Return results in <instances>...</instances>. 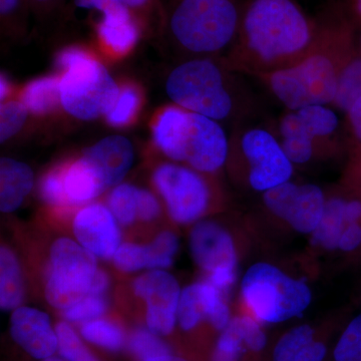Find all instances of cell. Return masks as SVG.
<instances>
[{"instance_id":"1","label":"cell","mask_w":361,"mask_h":361,"mask_svg":"<svg viewBox=\"0 0 361 361\" xmlns=\"http://www.w3.org/2000/svg\"><path fill=\"white\" fill-rule=\"evenodd\" d=\"M316 35L317 20L296 0H244L238 37L225 63L258 78L302 61Z\"/></svg>"},{"instance_id":"2","label":"cell","mask_w":361,"mask_h":361,"mask_svg":"<svg viewBox=\"0 0 361 361\" xmlns=\"http://www.w3.org/2000/svg\"><path fill=\"white\" fill-rule=\"evenodd\" d=\"M314 47L295 65L258 77L287 111L312 104H332L339 71L358 51L355 23L348 11L331 6L320 14Z\"/></svg>"},{"instance_id":"3","label":"cell","mask_w":361,"mask_h":361,"mask_svg":"<svg viewBox=\"0 0 361 361\" xmlns=\"http://www.w3.org/2000/svg\"><path fill=\"white\" fill-rule=\"evenodd\" d=\"M227 65L211 58H194L176 66L166 82V92L175 106L217 122L245 116L251 97L230 77Z\"/></svg>"},{"instance_id":"4","label":"cell","mask_w":361,"mask_h":361,"mask_svg":"<svg viewBox=\"0 0 361 361\" xmlns=\"http://www.w3.org/2000/svg\"><path fill=\"white\" fill-rule=\"evenodd\" d=\"M153 139L170 160L205 175L219 171L230 155V142L219 122L178 106L158 114Z\"/></svg>"},{"instance_id":"5","label":"cell","mask_w":361,"mask_h":361,"mask_svg":"<svg viewBox=\"0 0 361 361\" xmlns=\"http://www.w3.org/2000/svg\"><path fill=\"white\" fill-rule=\"evenodd\" d=\"M244 0H172L167 16L176 44L197 58L230 52L238 37Z\"/></svg>"},{"instance_id":"6","label":"cell","mask_w":361,"mask_h":361,"mask_svg":"<svg viewBox=\"0 0 361 361\" xmlns=\"http://www.w3.org/2000/svg\"><path fill=\"white\" fill-rule=\"evenodd\" d=\"M61 101L63 110L73 118L92 121L108 115L115 106L120 87L110 73L89 52L68 47L59 52Z\"/></svg>"},{"instance_id":"7","label":"cell","mask_w":361,"mask_h":361,"mask_svg":"<svg viewBox=\"0 0 361 361\" xmlns=\"http://www.w3.org/2000/svg\"><path fill=\"white\" fill-rule=\"evenodd\" d=\"M241 299L248 314L262 324H276L305 312L312 301L310 287L271 263L250 266L241 280Z\"/></svg>"},{"instance_id":"8","label":"cell","mask_w":361,"mask_h":361,"mask_svg":"<svg viewBox=\"0 0 361 361\" xmlns=\"http://www.w3.org/2000/svg\"><path fill=\"white\" fill-rule=\"evenodd\" d=\"M97 257L70 238L52 244L44 294L52 307L66 310L90 295L96 276Z\"/></svg>"},{"instance_id":"9","label":"cell","mask_w":361,"mask_h":361,"mask_svg":"<svg viewBox=\"0 0 361 361\" xmlns=\"http://www.w3.org/2000/svg\"><path fill=\"white\" fill-rule=\"evenodd\" d=\"M235 137L233 146L243 161L246 183L252 190L263 194L291 180L293 164L272 130L245 126Z\"/></svg>"},{"instance_id":"10","label":"cell","mask_w":361,"mask_h":361,"mask_svg":"<svg viewBox=\"0 0 361 361\" xmlns=\"http://www.w3.org/2000/svg\"><path fill=\"white\" fill-rule=\"evenodd\" d=\"M204 175L175 163L163 164L154 172L157 191L165 201L169 215L178 224L199 222L208 211L212 192Z\"/></svg>"},{"instance_id":"11","label":"cell","mask_w":361,"mask_h":361,"mask_svg":"<svg viewBox=\"0 0 361 361\" xmlns=\"http://www.w3.org/2000/svg\"><path fill=\"white\" fill-rule=\"evenodd\" d=\"M189 246L205 279L227 295L238 273V253L231 234L215 221L200 220L192 228Z\"/></svg>"},{"instance_id":"12","label":"cell","mask_w":361,"mask_h":361,"mask_svg":"<svg viewBox=\"0 0 361 361\" xmlns=\"http://www.w3.org/2000/svg\"><path fill=\"white\" fill-rule=\"evenodd\" d=\"M327 198L319 186L289 182L263 193V203L273 216L300 234L311 235L319 225Z\"/></svg>"},{"instance_id":"13","label":"cell","mask_w":361,"mask_h":361,"mask_svg":"<svg viewBox=\"0 0 361 361\" xmlns=\"http://www.w3.org/2000/svg\"><path fill=\"white\" fill-rule=\"evenodd\" d=\"M133 290L146 301L148 329L159 336L172 334L182 292L177 279L166 270H151L135 278Z\"/></svg>"},{"instance_id":"14","label":"cell","mask_w":361,"mask_h":361,"mask_svg":"<svg viewBox=\"0 0 361 361\" xmlns=\"http://www.w3.org/2000/svg\"><path fill=\"white\" fill-rule=\"evenodd\" d=\"M78 243L97 258L113 259L122 241L118 222L109 207L92 203L80 209L73 219Z\"/></svg>"},{"instance_id":"15","label":"cell","mask_w":361,"mask_h":361,"mask_svg":"<svg viewBox=\"0 0 361 361\" xmlns=\"http://www.w3.org/2000/svg\"><path fill=\"white\" fill-rule=\"evenodd\" d=\"M11 336L27 355L44 360L56 353L59 339L51 318L37 308L20 306L11 317Z\"/></svg>"},{"instance_id":"16","label":"cell","mask_w":361,"mask_h":361,"mask_svg":"<svg viewBox=\"0 0 361 361\" xmlns=\"http://www.w3.org/2000/svg\"><path fill=\"white\" fill-rule=\"evenodd\" d=\"M82 156L96 166L108 188L116 187L132 168L134 147L123 135H110L85 149Z\"/></svg>"},{"instance_id":"17","label":"cell","mask_w":361,"mask_h":361,"mask_svg":"<svg viewBox=\"0 0 361 361\" xmlns=\"http://www.w3.org/2000/svg\"><path fill=\"white\" fill-rule=\"evenodd\" d=\"M327 348L315 330L301 324L285 332L273 348V361H324Z\"/></svg>"},{"instance_id":"18","label":"cell","mask_w":361,"mask_h":361,"mask_svg":"<svg viewBox=\"0 0 361 361\" xmlns=\"http://www.w3.org/2000/svg\"><path fill=\"white\" fill-rule=\"evenodd\" d=\"M35 175L32 168L11 158L0 161V210L11 213L18 210L32 192Z\"/></svg>"},{"instance_id":"19","label":"cell","mask_w":361,"mask_h":361,"mask_svg":"<svg viewBox=\"0 0 361 361\" xmlns=\"http://www.w3.org/2000/svg\"><path fill=\"white\" fill-rule=\"evenodd\" d=\"M63 183L71 205L87 203L108 189L103 175L84 156L65 168Z\"/></svg>"},{"instance_id":"20","label":"cell","mask_w":361,"mask_h":361,"mask_svg":"<svg viewBox=\"0 0 361 361\" xmlns=\"http://www.w3.org/2000/svg\"><path fill=\"white\" fill-rule=\"evenodd\" d=\"M277 137L293 165L308 163L317 152L314 140L296 111H287L280 118Z\"/></svg>"},{"instance_id":"21","label":"cell","mask_w":361,"mask_h":361,"mask_svg":"<svg viewBox=\"0 0 361 361\" xmlns=\"http://www.w3.org/2000/svg\"><path fill=\"white\" fill-rule=\"evenodd\" d=\"M346 201L348 196H332L327 199L322 219L311 234L313 246L326 251L338 250L342 233L350 223L346 215Z\"/></svg>"},{"instance_id":"22","label":"cell","mask_w":361,"mask_h":361,"mask_svg":"<svg viewBox=\"0 0 361 361\" xmlns=\"http://www.w3.org/2000/svg\"><path fill=\"white\" fill-rule=\"evenodd\" d=\"M25 297L20 261L7 246L0 249V307L14 310L20 307Z\"/></svg>"},{"instance_id":"23","label":"cell","mask_w":361,"mask_h":361,"mask_svg":"<svg viewBox=\"0 0 361 361\" xmlns=\"http://www.w3.org/2000/svg\"><path fill=\"white\" fill-rule=\"evenodd\" d=\"M97 33L104 47L116 54H127L141 37V27L135 16L129 18H102Z\"/></svg>"},{"instance_id":"24","label":"cell","mask_w":361,"mask_h":361,"mask_svg":"<svg viewBox=\"0 0 361 361\" xmlns=\"http://www.w3.org/2000/svg\"><path fill=\"white\" fill-rule=\"evenodd\" d=\"M21 102L35 115L51 113L61 104V77L49 75L32 80L23 90Z\"/></svg>"},{"instance_id":"25","label":"cell","mask_w":361,"mask_h":361,"mask_svg":"<svg viewBox=\"0 0 361 361\" xmlns=\"http://www.w3.org/2000/svg\"><path fill=\"white\" fill-rule=\"evenodd\" d=\"M208 312L205 283L203 280L188 285L180 292L178 306V324L184 331L196 329L203 320H206Z\"/></svg>"},{"instance_id":"26","label":"cell","mask_w":361,"mask_h":361,"mask_svg":"<svg viewBox=\"0 0 361 361\" xmlns=\"http://www.w3.org/2000/svg\"><path fill=\"white\" fill-rule=\"evenodd\" d=\"M361 97V54L360 49L342 66L334 104L339 111H346Z\"/></svg>"},{"instance_id":"27","label":"cell","mask_w":361,"mask_h":361,"mask_svg":"<svg viewBox=\"0 0 361 361\" xmlns=\"http://www.w3.org/2000/svg\"><path fill=\"white\" fill-rule=\"evenodd\" d=\"M296 111L314 140L316 151H318V144L329 142L330 137H334L338 130V116L336 111L324 104H312Z\"/></svg>"},{"instance_id":"28","label":"cell","mask_w":361,"mask_h":361,"mask_svg":"<svg viewBox=\"0 0 361 361\" xmlns=\"http://www.w3.org/2000/svg\"><path fill=\"white\" fill-rule=\"evenodd\" d=\"M80 336L90 343L110 351L120 350L125 344L122 329L116 323L102 318L82 324Z\"/></svg>"},{"instance_id":"29","label":"cell","mask_w":361,"mask_h":361,"mask_svg":"<svg viewBox=\"0 0 361 361\" xmlns=\"http://www.w3.org/2000/svg\"><path fill=\"white\" fill-rule=\"evenodd\" d=\"M140 188L130 184L114 187L108 198V207L118 224L130 226L137 219Z\"/></svg>"},{"instance_id":"30","label":"cell","mask_w":361,"mask_h":361,"mask_svg":"<svg viewBox=\"0 0 361 361\" xmlns=\"http://www.w3.org/2000/svg\"><path fill=\"white\" fill-rule=\"evenodd\" d=\"M247 353L245 341L235 317L222 330L213 349L211 361H240Z\"/></svg>"},{"instance_id":"31","label":"cell","mask_w":361,"mask_h":361,"mask_svg":"<svg viewBox=\"0 0 361 361\" xmlns=\"http://www.w3.org/2000/svg\"><path fill=\"white\" fill-rule=\"evenodd\" d=\"M59 339V355L66 361H99L85 346L82 339L66 322H59L56 326Z\"/></svg>"},{"instance_id":"32","label":"cell","mask_w":361,"mask_h":361,"mask_svg":"<svg viewBox=\"0 0 361 361\" xmlns=\"http://www.w3.org/2000/svg\"><path fill=\"white\" fill-rule=\"evenodd\" d=\"M149 255V267L151 270H166L174 263V258L179 250V239L175 233L161 232L147 245Z\"/></svg>"},{"instance_id":"33","label":"cell","mask_w":361,"mask_h":361,"mask_svg":"<svg viewBox=\"0 0 361 361\" xmlns=\"http://www.w3.org/2000/svg\"><path fill=\"white\" fill-rule=\"evenodd\" d=\"M141 106V94L133 85H123L120 89L113 110L106 116V121L113 127H125L129 125Z\"/></svg>"},{"instance_id":"34","label":"cell","mask_w":361,"mask_h":361,"mask_svg":"<svg viewBox=\"0 0 361 361\" xmlns=\"http://www.w3.org/2000/svg\"><path fill=\"white\" fill-rule=\"evenodd\" d=\"M129 348L133 355L140 361L171 353V348L167 343L149 329H135L130 337Z\"/></svg>"},{"instance_id":"35","label":"cell","mask_w":361,"mask_h":361,"mask_svg":"<svg viewBox=\"0 0 361 361\" xmlns=\"http://www.w3.org/2000/svg\"><path fill=\"white\" fill-rule=\"evenodd\" d=\"M334 361H361V314L346 325L334 350Z\"/></svg>"},{"instance_id":"36","label":"cell","mask_w":361,"mask_h":361,"mask_svg":"<svg viewBox=\"0 0 361 361\" xmlns=\"http://www.w3.org/2000/svg\"><path fill=\"white\" fill-rule=\"evenodd\" d=\"M106 310L108 303L103 295L90 294L80 302L73 304L68 310H63V315L68 322L84 324L85 322L101 318Z\"/></svg>"},{"instance_id":"37","label":"cell","mask_w":361,"mask_h":361,"mask_svg":"<svg viewBox=\"0 0 361 361\" xmlns=\"http://www.w3.org/2000/svg\"><path fill=\"white\" fill-rule=\"evenodd\" d=\"M113 261L116 269L125 273L148 269L149 255L147 245H140L130 242L122 243L116 251Z\"/></svg>"},{"instance_id":"38","label":"cell","mask_w":361,"mask_h":361,"mask_svg":"<svg viewBox=\"0 0 361 361\" xmlns=\"http://www.w3.org/2000/svg\"><path fill=\"white\" fill-rule=\"evenodd\" d=\"M30 111L21 101H8L0 108V142H4L20 132Z\"/></svg>"},{"instance_id":"39","label":"cell","mask_w":361,"mask_h":361,"mask_svg":"<svg viewBox=\"0 0 361 361\" xmlns=\"http://www.w3.org/2000/svg\"><path fill=\"white\" fill-rule=\"evenodd\" d=\"M65 168H58L47 173L40 183V194L49 205L54 207L71 206L65 191Z\"/></svg>"},{"instance_id":"40","label":"cell","mask_w":361,"mask_h":361,"mask_svg":"<svg viewBox=\"0 0 361 361\" xmlns=\"http://www.w3.org/2000/svg\"><path fill=\"white\" fill-rule=\"evenodd\" d=\"M240 331L245 341L247 351L251 353H259L264 350L267 345V336L263 329V324L257 319L245 313L243 315L234 316Z\"/></svg>"},{"instance_id":"41","label":"cell","mask_w":361,"mask_h":361,"mask_svg":"<svg viewBox=\"0 0 361 361\" xmlns=\"http://www.w3.org/2000/svg\"><path fill=\"white\" fill-rule=\"evenodd\" d=\"M78 8L101 11L103 18H128L134 16L123 0H75Z\"/></svg>"},{"instance_id":"42","label":"cell","mask_w":361,"mask_h":361,"mask_svg":"<svg viewBox=\"0 0 361 361\" xmlns=\"http://www.w3.org/2000/svg\"><path fill=\"white\" fill-rule=\"evenodd\" d=\"M161 206L155 195L146 189H140L139 193V214L137 219L149 222L159 217Z\"/></svg>"},{"instance_id":"43","label":"cell","mask_w":361,"mask_h":361,"mask_svg":"<svg viewBox=\"0 0 361 361\" xmlns=\"http://www.w3.org/2000/svg\"><path fill=\"white\" fill-rule=\"evenodd\" d=\"M338 250L355 254L361 250V222L349 223L339 240Z\"/></svg>"},{"instance_id":"44","label":"cell","mask_w":361,"mask_h":361,"mask_svg":"<svg viewBox=\"0 0 361 361\" xmlns=\"http://www.w3.org/2000/svg\"><path fill=\"white\" fill-rule=\"evenodd\" d=\"M346 121L353 141V152L361 151V97L346 111Z\"/></svg>"},{"instance_id":"45","label":"cell","mask_w":361,"mask_h":361,"mask_svg":"<svg viewBox=\"0 0 361 361\" xmlns=\"http://www.w3.org/2000/svg\"><path fill=\"white\" fill-rule=\"evenodd\" d=\"M109 285H110V278L108 274L104 271L99 269L94 278V281H92L90 294L104 296V292L109 289Z\"/></svg>"},{"instance_id":"46","label":"cell","mask_w":361,"mask_h":361,"mask_svg":"<svg viewBox=\"0 0 361 361\" xmlns=\"http://www.w3.org/2000/svg\"><path fill=\"white\" fill-rule=\"evenodd\" d=\"M20 0H0V13L4 20L13 18L20 11Z\"/></svg>"},{"instance_id":"47","label":"cell","mask_w":361,"mask_h":361,"mask_svg":"<svg viewBox=\"0 0 361 361\" xmlns=\"http://www.w3.org/2000/svg\"><path fill=\"white\" fill-rule=\"evenodd\" d=\"M130 11L134 13H147L153 6L154 0H123Z\"/></svg>"},{"instance_id":"48","label":"cell","mask_w":361,"mask_h":361,"mask_svg":"<svg viewBox=\"0 0 361 361\" xmlns=\"http://www.w3.org/2000/svg\"><path fill=\"white\" fill-rule=\"evenodd\" d=\"M349 16L353 20L361 23V0H348Z\"/></svg>"},{"instance_id":"49","label":"cell","mask_w":361,"mask_h":361,"mask_svg":"<svg viewBox=\"0 0 361 361\" xmlns=\"http://www.w3.org/2000/svg\"><path fill=\"white\" fill-rule=\"evenodd\" d=\"M9 92H11V84H9L8 78L4 73H1V78H0V99H1V103L6 101Z\"/></svg>"},{"instance_id":"50","label":"cell","mask_w":361,"mask_h":361,"mask_svg":"<svg viewBox=\"0 0 361 361\" xmlns=\"http://www.w3.org/2000/svg\"><path fill=\"white\" fill-rule=\"evenodd\" d=\"M146 361H188L185 358L180 357V356L173 355L172 353L170 355H165L161 356H157V357L149 358Z\"/></svg>"},{"instance_id":"51","label":"cell","mask_w":361,"mask_h":361,"mask_svg":"<svg viewBox=\"0 0 361 361\" xmlns=\"http://www.w3.org/2000/svg\"><path fill=\"white\" fill-rule=\"evenodd\" d=\"M30 1L35 2V4H39V6H45V4H51L54 0H30Z\"/></svg>"},{"instance_id":"52","label":"cell","mask_w":361,"mask_h":361,"mask_svg":"<svg viewBox=\"0 0 361 361\" xmlns=\"http://www.w3.org/2000/svg\"><path fill=\"white\" fill-rule=\"evenodd\" d=\"M42 361H66L63 360V358L56 357V356H49V357L44 358V360H42Z\"/></svg>"},{"instance_id":"53","label":"cell","mask_w":361,"mask_h":361,"mask_svg":"<svg viewBox=\"0 0 361 361\" xmlns=\"http://www.w3.org/2000/svg\"><path fill=\"white\" fill-rule=\"evenodd\" d=\"M358 49H360V54H361V33H360V39H358Z\"/></svg>"},{"instance_id":"54","label":"cell","mask_w":361,"mask_h":361,"mask_svg":"<svg viewBox=\"0 0 361 361\" xmlns=\"http://www.w3.org/2000/svg\"><path fill=\"white\" fill-rule=\"evenodd\" d=\"M360 191H361V189H360Z\"/></svg>"}]
</instances>
